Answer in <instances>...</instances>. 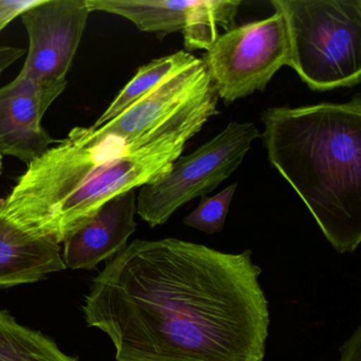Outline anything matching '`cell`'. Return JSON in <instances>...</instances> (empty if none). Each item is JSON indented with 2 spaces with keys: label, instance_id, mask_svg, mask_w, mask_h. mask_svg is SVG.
Instances as JSON below:
<instances>
[{
  "label": "cell",
  "instance_id": "obj_1",
  "mask_svg": "<svg viewBox=\"0 0 361 361\" xmlns=\"http://www.w3.org/2000/svg\"><path fill=\"white\" fill-rule=\"evenodd\" d=\"M252 251L136 240L92 283L84 314L118 361H263L269 305Z\"/></svg>",
  "mask_w": 361,
  "mask_h": 361
},
{
  "label": "cell",
  "instance_id": "obj_2",
  "mask_svg": "<svg viewBox=\"0 0 361 361\" xmlns=\"http://www.w3.org/2000/svg\"><path fill=\"white\" fill-rule=\"evenodd\" d=\"M211 82L142 138L126 141L99 128H75L31 162L0 202L31 235L60 245L111 198L164 176L185 145L219 115Z\"/></svg>",
  "mask_w": 361,
  "mask_h": 361
},
{
  "label": "cell",
  "instance_id": "obj_3",
  "mask_svg": "<svg viewBox=\"0 0 361 361\" xmlns=\"http://www.w3.org/2000/svg\"><path fill=\"white\" fill-rule=\"evenodd\" d=\"M268 160L295 190L327 242L353 253L361 242V100L262 114Z\"/></svg>",
  "mask_w": 361,
  "mask_h": 361
},
{
  "label": "cell",
  "instance_id": "obj_4",
  "mask_svg": "<svg viewBox=\"0 0 361 361\" xmlns=\"http://www.w3.org/2000/svg\"><path fill=\"white\" fill-rule=\"evenodd\" d=\"M288 31V66L314 92L361 81V0H271Z\"/></svg>",
  "mask_w": 361,
  "mask_h": 361
},
{
  "label": "cell",
  "instance_id": "obj_5",
  "mask_svg": "<svg viewBox=\"0 0 361 361\" xmlns=\"http://www.w3.org/2000/svg\"><path fill=\"white\" fill-rule=\"evenodd\" d=\"M259 137L255 123L230 122L195 151L177 158L164 176L141 187L137 214L149 227L164 225L179 208L229 178Z\"/></svg>",
  "mask_w": 361,
  "mask_h": 361
},
{
  "label": "cell",
  "instance_id": "obj_6",
  "mask_svg": "<svg viewBox=\"0 0 361 361\" xmlns=\"http://www.w3.org/2000/svg\"><path fill=\"white\" fill-rule=\"evenodd\" d=\"M288 31L280 12L235 26L219 35L204 61L219 98L231 104L264 92L272 78L289 64Z\"/></svg>",
  "mask_w": 361,
  "mask_h": 361
},
{
  "label": "cell",
  "instance_id": "obj_7",
  "mask_svg": "<svg viewBox=\"0 0 361 361\" xmlns=\"http://www.w3.org/2000/svg\"><path fill=\"white\" fill-rule=\"evenodd\" d=\"M90 12L116 14L143 32L168 35L183 32L185 49L208 51L233 25L227 0H85Z\"/></svg>",
  "mask_w": 361,
  "mask_h": 361
},
{
  "label": "cell",
  "instance_id": "obj_8",
  "mask_svg": "<svg viewBox=\"0 0 361 361\" xmlns=\"http://www.w3.org/2000/svg\"><path fill=\"white\" fill-rule=\"evenodd\" d=\"M90 13L85 0H37L20 16L29 49L20 75L42 84L67 85Z\"/></svg>",
  "mask_w": 361,
  "mask_h": 361
},
{
  "label": "cell",
  "instance_id": "obj_9",
  "mask_svg": "<svg viewBox=\"0 0 361 361\" xmlns=\"http://www.w3.org/2000/svg\"><path fill=\"white\" fill-rule=\"evenodd\" d=\"M66 86L39 83L18 73L0 87V156H12L29 166L56 142L42 120Z\"/></svg>",
  "mask_w": 361,
  "mask_h": 361
},
{
  "label": "cell",
  "instance_id": "obj_10",
  "mask_svg": "<svg viewBox=\"0 0 361 361\" xmlns=\"http://www.w3.org/2000/svg\"><path fill=\"white\" fill-rule=\"evenodd\" d=\"M137 195L135 190L105 202L94 216L63 242L62 259L69 269H94L128 246L136 231Z\"/></svg>",
  "mask_w": 361,
  "mask_h": 361
},
{
  "label": "cell",
  "instance_id": "obj_11",
  "mask_svg": "<svg viewBox=\"0 0 361 361\" xmlns=\"http://www.w3.org/2000/svg\"><path fill=\"white\" fill-rule=\"evenodd\" d=\"M63 269L60 245L24 231L0 207V287L39 282Z\"/></svg>",
  "mask_w": 361,
  "mask_h": 361
},
{
  "label": "cell",
  "instance_id": "obj_12",
  "mask_svg": "<svg viewBox=\"0 0 361 361\" xmlns=\"http://www.w3.org/2000/svg\"><path fill=\"white\" fill-rule=\"evenodd\" d=\"M197 58L190 52L181 50L171 56L156 59L149 64L139 67L134 78L124 86L123 90L118 94L115 100L92 126L99 128L106 122L115 119L128 107L155 90L173 73L191 64Z\"/></svg>",
  "mask_w": 361,
  "mask_h": 361
},
{
  "label": "cell",
  "instance_id": "obj_13",
  "mask_svg": "<svg viewBox=\"0 0 361 361\" xmlns=\"http://www.w3.org/2000/svg\"><path fill=\"white\" fill-rule=\"evenodd\" d=\"M0 361H79L63 353L50 338L0 312Z\"/></svg>",
  "mask_w": 361,
  "mask_h": 361
},
{
  "label": "cell",
  "instance_id": "obj_14",
  "mask_svg": "<svg viewBox=\"0 0 361 361\" xmlns=\"http://www.w3.org/2000/svg\"><path fill=\"white\" fill-rule=\"evenodd\" d=\"M236 188L238 183H234L216 195L202 196L197 208L183 219V224L207 234L221 232L225 226Z\"/></svg>",
  "mask_w": 361,
  "mask_h": 361
},
{
  "label": "cell",
  "instance_id": "obj_15",
  "mask_svg": "<svg viewBox=\"0 0 361 361\" xmlns=\"http://www.w3.org/2000/svg\"><path fill=\"white\" fill-rule=\"evenodd\" d=\"M37 0H0V32L35 5Z\"/></svg>",
  "mask_w": 361,
  "mask_h": 361
},
{
  "label": "cell",
  "instance_id": "obj_16",
  "mask_svg": "<svg viewBox=\"0 0 361 361\" xmlns=\"http://www.w3.org/2000/svg\"><path fill=\"white\" fill-rule=\"evenodd\" d=\"M340 361H361V327L358 326L340 348Z\"/></svg>",
  "mask_w": 361,
  "mask_h": 361
},
{
  "label": "cell",
  "instance_id": "obj_17",
  "mask_svg": "<svg viewBox=\"0 0 361 361\" xmlns=\"http://www.w3.org/2000/svg\"><path fill=\"white\" fill-rule=\"evenodd\" d=\"M26 50L12 46H0V75L11 66L16 61L20 60Z\"/></svg>",
  "mask_w": 361,
  "mask_h": 361
},
{
  "label": "cell",
  "instance_id": "obj_18",
  "mask_svg": "<svg viewBox=\"0 0 361 361\" xmlns=\"http://www.w3.org/2000/svg\"><path fill=\"white\" fill-rule=\"evenodd\" d=\"M1 171H3V161H1V156H0V174H1Z\"/></svg>",
  "mask_w": 361,
  "mask_h": 361
}]
</instances>
